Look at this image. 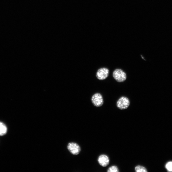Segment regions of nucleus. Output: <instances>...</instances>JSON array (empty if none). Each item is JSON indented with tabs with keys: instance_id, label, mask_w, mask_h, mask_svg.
<instances>
[{
	"instance_id": "obj_6",
	"label": "nucleus",
	"mask_w": 172,
	"mask_h": 172,
	"mask_svg": "<svg viewBox=\"0 0 172 172\" xmlns=\"http://www.w3.org/2000/svg\"><path fill=\"white\" fill-rule=\"evenodd\" d=\"M98 162L101 166L103 167H106L109 164L110 159L107 155L102 154L99 156L98 158Z\"/></svg>"
},
{
	"instance_id": "obj_11",
	"label": "nucleus",
	"mask_w": 172,
	"mask_h": 172,
	"mask_svg": "<svg viewBox=\"0 0 172 172\" xmlns=\"http://www.w3.org/2000/svg\"><path fill=\"white\" fill-rule=\"evenodd\" d=\"M141 57H142V58H143V60H145V59H144V58L143 57V56H142V55H141Z\"/></svg>"
},
{
	"instance_id": "obj_10",
	"label": "nucleus",
	"mask_w": 172,
	"mask_h": 172,
	"mask_svg": "<svg viewBox=\"0 0 172 172\" xmlns=\"http://www.w3.org/2000/svg\"><path fill=\"white\" fill-rule=\"evenodd\" d=\"M166 167L167 170L169 171H172V162H169L166 164Z\"/></svg>"
},
{
	"instance_id": "obj_7",
	"label": "nucleus",
	"mask_w": 172,
	"mask_h": 172,
	"mask_svg": "<svg viewBox=\"0 0 172 172\" xmlns=\"http://www.w3.org/2000/svg\"><path fill=\"white\" fill-rule=\"evenodd\" d=\"M7 131L6 126L4 123L0 122V136H2L5 135Z\"/></svg>"
},
{
	"instance_id": "obj_2",
	"label": "nucleus",
	"mask_w": 172,
	"mask_h": 172,
	"mask_svg": "<svg viewBox=\"0 0 172 172\" xmlns=\"http://www.w3.org/2000/svg\"><path fill=\"white\" fill-rule=\"evenodd\" d=\"M130 101L129 99L125 96L120 97L117 101V107L121 110L126 109L129 107L130 105Z\"/></svg>"
},
{
	"instance_id": "obj_4",
	"label": "nucleus",
	"mask_w": 172,
	"mask_h": 172,
	"mask_svg": "<svg viewBox=\"0 0 172 172\" xmlns=\"http://www.w3.org/2000/svg\"><path fill=\"white\" fill-rule=\"evenodd\" d=\"M109 73V70L108 68L102 67L98 70L96 72V76L99 80H104L108 77Z\"/></svg>"
},
{
	"instance_id": "obj_1",
	"label": "nucleus",
	"mask_w": 172,
	"mask_h": 172,
	"mask_svg": "<svg viewBox=\"0 0 172 172\" xmlns=\"http://www.w3.org/2000/svg\"><path fill=\"white\" fill-rule=\"evenodd\" d=\"M113 77L115 80L119 83L125 81L127 80V75L125 72L121 69H116L113 71Z\"/></svg>"
},
{
	"instance_id": "obj_8",
	"label": "nucleus",
	"mask_w": 172,
	"mask_h": 172,
	"mask_svg": "<svg viewBox=\"0 0 172 172\" xmlns=\"http://www.w3.org/2000/svg\"><path fill=\"white\" fill-rule=\"evenodd\" d=\"M134 170L136 172H147L148 171L145 167L140 165L136 166Z\"/></svg>"
},
{
	"instance_id": "obj_3",
	"label": "nucleus",
	"mask_w": 172,
	"mask_h": 172,
	"mask_svg": "<svg viewBox=\"0 0 172 172\" xmlns=\"http://www.w3.org/2000/svg\"><path fill=\"white\" fill-rule=\"evenodd\" d=\"M91 101L92 104L96 107H100L104 103L102 95L100 93H96L92 96Z\"/></svg>"
},
{
	"instance_id": "obj_9",
	"label": "nucleus",
	"mask_w": 172,
	"mask_h": 172,
	"mask_svg": "<svg viewBox=\"0 0 172 172\" xmlns=\"http://www.w3.org/2000/svg\"><path fill=\"white\" fill-rule=\"evenodd\" d=\"M108 172H119L120 170L117 166L113 165L109 167L107 170Z\"/></svg>"
},
{
	"instance_id": "obj_5",
	"label": "nucleus",
	"mask_w": 172,
	"mask_h": 172,
	"mask_svg": "<svg viewBox=\"0 0 172 172\" xmlns=\"http://www.w3.org/2000/svg\"><path fill=\"white\" fill-rule=\"evenodd\" d=\"M67 149L73 155H77L80 153L81 148L78 144L74 143H70L68 144Z\"/></svg>"
}]
</instances>
